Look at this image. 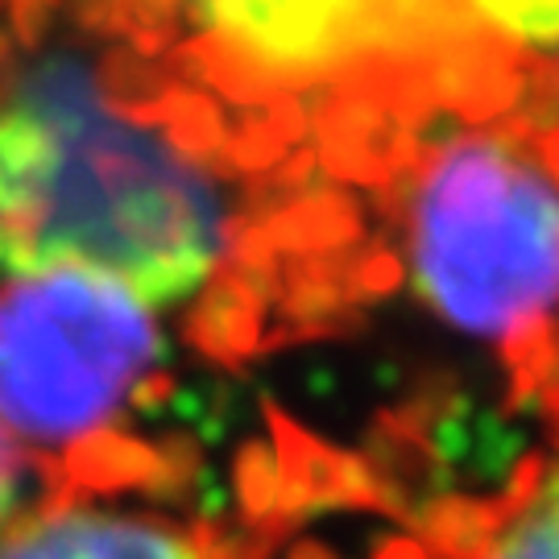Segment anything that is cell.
Segmentation results:
<instances>
[{
  "mask_svg": "<svg viewBox=\"0 0 559 559\" xmlns=\"http://www.w3.org/2000/svg\"><path fill=\"white\" fill-rule=\"evenodd\" d=\"M224 203L170 141L108 112L75 59L38 62L0 112V270L92 274L145 307L195 295Z\"/></svg>",
  "mask_w": 559,
  "mask_h": 559,
  "instance_id": "6da1fadb",
  "label": "cell"
},
{
  "mask_svg": "<svg viewBox=\"0 0 559 559\" xmlns=\"http://www.w3.org/2000/svg\"><path fill=\"white\" fill-rule=\"evenodd\" d=\"M411 265L464 336L547 340L559 328V175L510 138L452 141L419 182Z\"/></svg>",
  "mask_w": 559,
  "mask_h": 559,
  "instance_id": "7a4b0ae2",
  "label": "cell"
},
{
  "mask_svg": "<svg viewBox=\"0 0 559 559\" xmlns=\"http://www.w3.org/2000/svg\"><path fill=\"white\" fill-rule=\"evenodd\" d=\"M162 365L154 311L117 282L38 274L0 290V423L75 477Z\"/></svg>",
  "mask_w": 559,
  "mask_h": 559,
  "instance_id": "3957f363",
  "label": "cell"
},
{
  "mask_svg": "<svg viewBox=\"0 0 559 559\" xmlns=\"http://www.w3.org/2000/svg\"><path fill=\"white\" fill-rule=\"evenodd\" d=\"M0 559H237L212 522L75 477L0 543Z\"/></svg>",
  "mask_w": 559,
  "mask_h": 559,
  "instance_id": "277c9868",
  "label": "cell"
},
{
  "mask_svg": "<svg viewBox=\"0 0 559 559\" xmlns=\"http://www.w3.org/2000/svg\"><path fill=\"white\" fill-rule=\"evenodd\" d=\"M448 559H559V452L526 464L473 519Z\"/></svg>",
  "mask_w": 559,
  "mask_h": 559,
  "instance_id": "5b68a950",
  "label": "cell"
},
{
  "mask_svg": "<svg viewBox=\"0 0 559 559\" xmlns=\"http://www.w3.org/2000/svg\"><path fill=\"white\" fill-rule=\"evenodd\" d=\"M71 473L41 460L0 423V543L29 522L46 501H55L71 485Z\"/></svg>",
  "mask_w": 559,
  "mask_h": 559,
  "instance_id": "8992f818",
  "label": "cell"
},
{
  "mask_svg": "<svg viewBox=\"0 0 559 559\" xmlns=\"http://www.w3.org/2000/svg\"><path fill=\"white\" fill-rule=\"evenodd\" d=\"M501 29L531 41L559 38V0H477Z\"/></svg>",
  "mask_w": 559,
  "mask_h": 559,
  "instance_id": "52a82bcc",
  "label": "cell"
}]
</instances>
